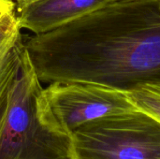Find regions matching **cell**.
Instances as JSON below:
<instances>
[{
  "label": "cell",
  "mask_w": 160,
  "mask_h": 159,
  "mask_svg": "<svg viewBox=\"0 0 160 159\" xmlns=\"http://www.w3.org/2000/svg\"><path fill=\"white\" fill-rule=\"evenodd\" d=\"M23 45L41 82L129 92L160 81V2L110 1Z\"/></svg>",
  "instance_id": "cell-1"
},
{
  "label": "cell",
  "mask_w": 160,
  "mask_h": 159,
  "mask_svg": "<svg viewBox=\"0 0 160 159\" xmlns=\"http://www.w3.org/2000/svg\"><path fill=\"white\" fill-rule=\"evenodd\" d=\"M42 89L23 48L0 131V159H75L71 136L55 128L42 112Z\"/></svg>",
  "instance_id": "cell-2"
},
{
  "label": "cell",
  "mask_w": 160,
  "mask_h": 159,
  "mask_svg": "<svg viewBox=\"0 0 160 159\" xmlns=\"http://www.w3.org/2000/svg\"><path fill=\"white\" fill-rule=\"evenodd\" d=\"M71 139L75 159H160V122L139 109L88 122Z\"/></svg>",
  "instance_id": "cell-3"
},
{
  "label": "cell",
  "mask_w": 160,
  "mask_h": 159,
  "mask_svg": "<svg viewBox=\"0 0 160 159\" xmlns=\"http://www.w3.org/2000/svg\"><path fill=\"white\" fill-rule=\"evenodd\" d=\"M40 105L47 120L71 136L82 125L137 109L127 92L82 82H52L42 89Z\"/></svg>",
  "instance_id": "cell-4"
},
{
  "label": "cell",
  "mask_w": 160,
  "mask_h": 159,
  "mask_svg": "<svg viewBox=\"0 0 160 159\" xmlns=\"http://www.w3.org/2000/svg\"><path fill=\"white\" fill-rule=\"evenodd\" d=\"M111 0H40L18 9L22 29L41 34L104 6Z\"/></svg>",
  "instance_id": "cell-5"
},
{
  "label": "cell",
  "mask_w": 160,
  "mask_h": 159,
  "mask_svg": "<svg viewBox=\"0 0 160 159\" xmlns=\"http://www.w3.org/2000/svg\"><path fill=\"white\" fill-rule=\"evenodd\" d=\"M21 31L15 11L6 14L0 22V95L18 73L24 48Z\"/></svg>",
  "instance_id": "cell-6"
},
{
  "label": "cell",
  "mask_w": 160,
  "mask_h": 159,
  "mask_svg": "<svg viewBox=\"0 0 160 159\" xmlns=\"http://www.w3.org/2000/svg\"><path fill=\"white\" fill-rule=\"evenodd\" d=\"M127 94L137 109L160 122V81L142 84Z\"/></svg>",
  "instance_id": "cell-7"
},
{
  "label": "cell",
  "mask_w": 160,
  "mask_h": 159,
  "mask_svg": "<svg viewBox=\"0 0 160 159\" xmlns=\"http://www.w3.org/2000/svg\"><path fill=\"white\" fill-rule=\"evenodd\" d=\"M16 77H17V75L8 82V84L6 86V88L3 90V92L0 95V131H1L2 126L4 124V121H5V117H6L8 103H9L11 90H12V87L14 85Z\"/></svg>",
  "instance_id": "cell-8"
},
{
  "label": "cell",
  "mask_w": 160,
  "mask_h": 159,
  "mask_svg": "<svg viewBox=\"0 0 160 159\" xmlns=\"http://www.w3.org/2000/svg\"><path fill=\"white\" fill-rule=\"evenodd\" d=\"M15 11V3L12 0H0V15Z\"/></svg>",
  "instance_id": "cell-9"
},
{
  "label": "cell",
  "mask_w": 160,
  "mask_h": 159,
  "mask_svg": "<svg viewBox=\"0 0 160 159\" xmlns=\"http://www.w3.org/2000/svg\"><path fill=\"white\" fill-rule=\"evenodd\" d=\"M38 1H40V0H15L17 10L18 9H21V8H22L24 7H26L27 5H30V4L35 3V2H38Z\"/></svg>",
  "instance_id": "cell-10"
},
{
  "label": "cell",
  "mask_w": 160,
  "mask_h": 159,
  "mask_svg": "<svg viewBox=\"0 0 160 159\" xmlns=\"http://www.w3.org/2000/svg\"><path fill=\"white\" fill-rule=\"evenodd\" d=\"M10 13H11V12H10ZM7 14H8V13H7ZM5 15H6V14H4V15H0V22H1V21H2V19L4 18V16H5Z\"/></svg>",
  "instance_id": "cell-11"
},
{
  "label": "cell",
  "mask_w": 160,
  "mask_h": 159,
  "mask_svg": "<svg viewBox=\"0 0 160 159\" xmlns=\"http://www.w3.org/2000/svg\"><path fill=\"white\" fill-rule=\"evenodd\" d=\"M111 1H131V0H111Z\"/></svg>",
  "instance_id": "cell-12"
},
{
  "label": "cell",
  "mask_w": 160,
  "mask_h": 159,
  "mask_svg": "<svg viewBox=\"0 0 160 159\" xmlns=\"http://www.w3.org/2000/svg\"><path fill=\"white\" fill-rule=\"evenodd\" d=\"M159 2H160V0H159Z\"/></svg>",
  "instance_id": "cell-13"
}]
</instances>
